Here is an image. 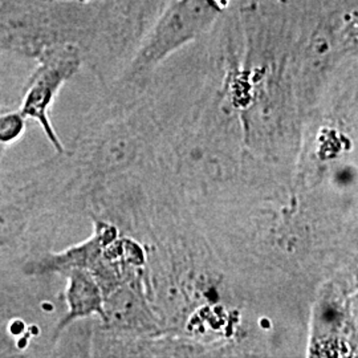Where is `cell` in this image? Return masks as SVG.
Returning a JSON list of instances; mask_svg holds the SVG:
<instances>
[{
	"instance_id": "cell-6",
	"label": "cell",
	"mask_w": 358,
	"mask_h": 358,
	"mask_svg": "<svg viewBox=\"0 0 358 358\" xmlns=\"http://www.w3.org/2000/svg\"><path fill=\"white\" fill-rule=\"evenodd\" d=\"M81 65L83 55L75 44H62L43 52L36 59V68L19 105L20 113L38 122L57 154L66 149L52 125L50 110L59 90L76 75Z\"/></svg>"
},
{
	"instance_id": "cell-2",
	"label": "cell",
	"mask_w": 358,
	"mask_h": 358,
	"mask_svg": "<svg viewBox=\"0 0 358 358\" xmlns=\"http://www.w3.org/2000/svg\"><path fill=\"white\" fill-rule=\"evenodd\" d=\"M294 11L291 77L301 118L357 71V0H289Z\"/></svg>"
},
{
	"instance_id": "cell-5",
	"label": "cell",
	"mask_w": 358,
	"mask_h": 358,
	"mask_svg": "<svg viewBox=\"0 0 358 358\" xmlns=\"http://www.w3.org/2000/svg\"><path fill=\"white\" fill-rule=\"evenodd\" d=\"M170 0H99L80 51L103 85L113 81Z\"/></svg>"
},
{
	"instance_id": "cell-1",
	"label": "cell",
	"mask_w": 358,
	"mask_h": 358,
	"mask_svg": "<svg viewBox=\"0 0 358 358\" xmlns=\"http://www.w3.org/2000/svg\"><path fill=\"white\" fill-rule=\"evenodd\" d=\"M66 153L26 166H0V267H23L53 250L66 219L78 213Z\"/></svg>"
},
{
	"instance_id": "cell-7",
	"label": "cell",
	"mask_w": 358,
	"mask_h": 358,
	"mask_svg": "<svg viewBox=\"0 0 358 358\" xmlns=\"http://www.w3.org/2000/svg\"><path fill=\"white\" fill-rule=\"evenodd\" d=\"M64 280L65 312L55 329L53 345L57 337L73 322L93 317L101 319L103 315V289L88 271L72 269L65 275Z\"/></svg>"
},
{
	"instance_id": "cell-8",
	"label": "cell",
	"mask_w": 358,
	"mask_h": 358,
	"mask_svg": "<svg viewBox=\"0 0 358 358\" xmlns=\"http://www.w3.org/2000/svg\"><path fill=\"white\" fill-rule=\"evenodd\" d=\"M0 357H19L13 340L0 329Z\"/></svg>"
},
{
	"instance_id": "cell-3",
	"label": "cell",
	"mask_w": 358,
	"mask_h": 358,
	"mask_svg": "<svg viewBox=\"0 0 358 358\" xmlns=\"http://www.w3.org/2000/svg\"><path fill=\"white\" fill-rule=\"evenodd\" d=\"M215 0H170L128 64L106 87L99 110H117L136 101L157 69L202 38L223 13Z\"/></svg>"
},
{
	"instance_id": "cell-4",
	"label": "cell",
	"mask_w": 358,
	"mask_h": 358,
	"mask_svg": "<svg viewBox=\"0 0 358 358\" xmlns=\"http://www.w3.org/2000/svg\"><path fill=\"white\" fill-rule=\"evenodd\" d=\"M64 278L0 267V329L19 357H51L55 329L65 312Z\"/></svg>"
},
{
	"instance_id": "cell-9",
	"label": "cell",
	"mask_w": 358,
	"mask_h": 358,
	"mask_svg": "<svg viewBox=\"0 0 358 358\" xmlns=\"http://www.w3.org/2000/svg\"><path fill=\"white\" fill-rule=\"evenodd\" d=\"M276 1L287 3L288 0H276ZM215 3H217V6H219L220 8H223V10H226V8L230 6V0H215Z\"/></svg>"
}]
</instances>
